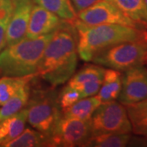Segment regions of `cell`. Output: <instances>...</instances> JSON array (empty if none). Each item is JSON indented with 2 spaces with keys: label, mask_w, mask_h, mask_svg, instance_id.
I'll list each match as a JSON object with an SVG mask.
<instances>
[{
  "label": "cell",
  "mask_w": 147,
  "mask_h": 147,
  "mask_svg": "<svg viewBox=\"0 0 147 147\" xmlns=\"http://www.w3.org/2000/svg\"><path fill=\"white\" fill-rule=\"evenodd\" d=\"M78 56L74 21H64L47 42L37 74L53 87L65 84L75 72Z\"/></svg>",
  "instance_id": "1"
},
{
  "label": "cell",
  "mask_w": 147,
  "mask_h": 147,
  "mask_svg": "<svg viewBox=\"0 0 147 147\" xmlns=\"http://www.w3.org/2000/svg\"><path fill=\"white\" fill-rule=\"evenodd\" d=\"M74 26L78 54L84 61H91L96 54L118 43L141 39L142 31L120 25L89 26L78 18L74 21Z\"/></svg>",
  "instance_id": "2"
},
{
  "label": "cell",
  "mask_w": 147,
  "mask_h": 147,
  "mask_svg": "<svg viewBox=\"0 0 147 147\" xmlns=\"http://www.w3.org/2000/svg\"><path fill=\"white\" fill-rule=\"evenodd\" d=\"M54 32L34 38L26 37L16 43L6 46L0 52V73L10 77L37 74L44 49Z\"/></svg>",
  "instance_id": "3"
},
{
  "label": "cell",
  "mask_w": 147,
  "mask_h": 147,
  "mask_svg": "<svg viewBox=\"0 0 147 147\" xmlns=\"http://www.w3.org/2000/svg\"><path fill=\"white\" fill-rule=\"evenodd\" d=\"M26 108L29 124L48 137L62 117L58 93L53 88L30 92Z\"/></svg>",
  "instance_id": "4"
},
{
  "label": "cell",
  "mask_w": 147,
  "mask_h": 147,
  "mask_svg": "<svg viewBox=\"0 0 147 147\" xmlns=\"http://www.w3.org/2000/svg\"><path fill=\"white\" fill-rule=\"evenodd\" d=\"M147 49L142 39L118 43L96 54L91 61L107 69L123 72L146 65Z\"/></svg>",
  "instance_id": "5"
},
{
  "label": "cell",
  "mask_w": 147,
  "mask_h": 147,
  "mask_svg": "<svg viewBox=\"0 0 147 147\" xmlns=\"http://www.w3.org/2000/svg\"><path fill=\"white\" fill-rule=\"evenodd\" d=\"M90 122L92 136L131 132V126L126 107L119 101L112 100L101 103L94 111Z\"/></svg>",
  "instance_id": "6"
},
{
  "label": "cell",
  "mask_w": 147,
  "mask_h": 147,
  "mask_svg": "<svg viewBox=\"0 0 147 147\" xmlns=\"http://www.w3.org/2000/svg\"><path fill=\"white\" fill-rule=\"evenodd\" d=\"M92 136L91 122L62 115L49 137V146H84Z\"/></svg>",
  "instance_id": "7"
},
{
  "label": "cell",
  "mask_w": 147,
  "mask_h": 147,
  "mask_svg": "<svg viewBox=\"0 0 147 147\" xmlns=\"http://www.w3.org/2000/svg\"><path fill=\"white\" fill-rule=\"evenodd\" d=\"M78 19L89 26L120 25L144 30L137 23L125 16L107 0H99L89 7L79 11Z\"/></svg>",
  "instance_id": "8"
},
{
  "label": "cell",
  "mask_w": 147,
  "mask_h": 147,
  "mask_svg": "<svg viewBox=\"0 0 147 147\" xmlns=\"http://www.w3.org/2000/svg\"><path fill=\"white\" fill-rule=\"evenodd\" d=\"M118 99L124 105L147 99V68L139 65L123 71Z\"/></svg>",
  "instance_id": "9"
},
{
  "label": "cell",
  "mask_w": 147,
  "mask_h": 147,
  "mask_svg": "<svg viewBox=\"0 0 147 147\" xmlns=\"http://www.w3.org/2000/svg\"><path fill=\"white\" fill-rule=\"evenodd\" d=\"M13 1L14 8L7 30L6 46L12 45L26 38L32 7L34 4L33 0Z\"/></svg>",
  "instance_id": "10"
},
{
  "label": "cell",
  "mask_w": 147,
  "mask_h": 147,
  "mask_svg": "<svg viewBox=\"0 0 147 147\" xmlns=\"http://www.w3.org/2000/svg\"><path fill=\"white\" fill-rule=\"evenodd\" d=\"M64 21L41 6L34 4L26 37L34 38L53 33L61 26Z\"/></svg>",
  "instance_id": "11"
},
{
  "label": "cell",
  "mask_w": 147,
  "mask_h": 147,
  "mask_svg": "<svg viewBox=\"0 0 147 147\" xmlns=\"http://www.w3.org/2000/svg\"><path fill=\"white\" fill-rule=\"evenodd\" d=\"M26 121V107L15 115L0 121V146H5L6 144L18 137L24 131Z\"/></svg>",
  "instance_id": "12"
},
{
  "label": "cell",
  "mask_w": 147,
  "mask_h": 147,
  "mask_svg": "<svg viewBox=\"0 0 147 147\" xmlns=\"http://www.w3.org/2000/svg\"><path fill=\"white\" fill-rule=\"evenodd\" d=\"M122 88V74L112 69H105L103 82L98 93L96 95L101 103L118 99Z\"/></svg>",
  "instance_id": "13"
},
{
  "label": "cell",
  "mask_w": 147,
  "mask_h": 147,
  "mask_svg": "<svg viewBox=\"0 0 147 147\" xmlns=\"http://www.w3.org/2000/svg\"><path fill=\"white\" fill-rule=\"evenodd\" d=\"M118 7L128 18L135 21L143 30L147 29L145 0H107Z\"/></svg>",
  "instance_id": "14"
},
{
  "label": "cell",
  "mask_w": 147,
  "mask_h": 147,
  "mask_svg": "<svg viewBox=\"0 0 147 147\" xmlns=\"http://www.w3.org/2000/svg\"><path fill=\"white\" fill-rule=\"evenodd\" d=\"M131 126V131L147 138V99L125 105Z\"/></svg>",
  "instance_id": "15"
},
{
  "label": "cell",
  "mask_w": 147,
  "mask_h": 147,
  "mask_svg": "<svg viewBox=\"0 0 147 147\" xmlns=\"http://www.w3.org/2000/svg\"><path fill=\"white\" fill-rule=\"evenodd\" d=\"M100 104L101 102L96 96L81 98L68 109L64 110L62 115L81 120H88Z\"/></svg>",
  "instance_id": "16"
},
{
  "label": "cell",
  "mask_w": 147,
  "mask_h": 147,
  "mask_svg": "<svg viewBox=\"0 0 147 147\" xmlns=\"http://www.w3.org/2000/svg\"><path fill=\"white\" fill-rule=\"evenodd\" d=\"M30 95V89L29 83L21 86L16 93L0 108V121L15 115L25 108L28 103Z\"/></svg>",
  "instance_id": "17"
},
{
  "label": "cell",
  "mask_w": 147,
  "mask_h": 147,
  "mask_svg": "<svg viewBox=\"0 0 147 147\" xmlns=\"http://www.w3.org/2000/svg\"><path fill=\"white\" fill-rule=\"evenodd\" d=\"M33 2L65 21H74L78 18L70 0H33Z\"/></svg>",
  "instance_id": "18"
},
{
  "label": "cell",
  "mask_w": 147,
  "mask_h": 147,
  "mask_svg": "<svg viewBox=\"0 0 147 147\" xmlns=\"http://www.w3.org/2000/svg\"><path fill=\"white\" fill-rule=\"evenodd\" d=\"M49 146V137L34 128H25L14 140L6 144L5 147Z\"/></svg>",
  "instance_id": "19"
},
{
  "label": "cell",
  "mask_w": 147,
  "mask_h": 147,
  "mask_svg": "<svg viewBox=\"0 0 147 147\" xmlns=\"http://www.w3.org/2000/svg\"><path fill=\"white\" fill-rule=\"evenodd\" d=\"M130 133H106L92 136L84 146L88 147H124L131 141Z\"/></svg>",
  "instance_id": "20"
},
{
  "label": "cell",
  "mask_w": 147,
  "mask_h": 147,
  "mask_svg": "<svg viewBox=\"0 0 147 147\" xmlns=\"http://www.w3.org/2000/svg\"><path fill=\"white\" fill-rule=\"evenodd\" d=\"M105 68L95 65H87L69 79L68 85L76 88L81 84L92 81H103Z\"/></svg>",
  "instance_id": "21"
},
{
  "label": "cell",
  "mask_w": 147,
  "mask_h": 147,
  "mask_svg": "<svg viewBox=\"0 0 147 147\" xmlns=\"http://www.w3.org/2000/svg\"><path fill=\"white\" fill-rule=\"evenodd\" d=\"M34 75L26 77L3 76L0 79V106L5 104L24 84H28Z\"/></svg>",
  "instance_id": "22"
},
{
  "label": "cell",
  "mask_w": 147,
  "mask_h": 147,
  "mask_svg": "<svg viewBox=\"0 0 147 147\" xmlns=\"http://www.w3.org/2000/svg\"><path fill=\"white\" fill-rule=\"evenodd\" d=\"M14 8L13 0H1L0 2V52L6 47L7 30Z\"/></svg>",
  "instance_id": "23"
},
{
  "label": "cell",
  "mask_w": 147,
  "mask_h": 147,
  "mask_svg": "<svg viewBox=\"0 0 147 147\" xmlns=\"http://www.w3.org/2000/svg\"><path fill=\"white\" fill-rule=\"evenodd\" d=\"M79 99H81L80 92L75 88L68 84L64 87L61 92L58 94V100L62 112L74 105Z\"/></svg>",
  "instance_id": "24"
},
{
  "label": "cell",
  "mask_w": 147,
  "mask_h": 147,
  "mask_svg": "<svg viewBox=\"0 0 147 147\" xmlns=\"http://www.w3.org/2000/svg\"><path fill=\"white\" fill-rule=\"evenodd\" d=\"M103 81H92L77 86L75 88L79 91L81 98L96 96L100 90Z\"/></svg>",
  "instance_id": "25"
},
{
  "label": "cell",
  "mask_w": 147,
  "mask_h": 147,
  "mask_svg": "<svg viewBox=\"0 0 147 147\" xmlns=\"http://www.w3.org/2000/svg\"><path fill=\"white\" fill-rule=\"evenodd\" d=\"M70 1L78 14L79 11L89 7L90 6L94 4L95 3L98 2L99 0H70Z\"/></svg>",
  "instance_id": "26"
},
{
  "label": "cell",
  "mask_w": 147,
  "mask_h": 147,
  "mask_svg": "<svg viewBox=\"0 0 147 147\" xmlns=\"http://www.w3.org/2000/svg\"><path fill=\"white\" fill-rule=\"evenodd\" d=\"M141 39H142L143 42L145 43L146 47L147 49V29L144 30L142 31V36H141ZM146 65H147V54H146Z\"/></svg>",
  "instance_id": "27"
},
{
  "label": "cell",
  "mask_w": 147,
  "mask_h": 147,
  "mask_svg": "<svg viewBox=\"0 0 147 147\" xmlns=\"http://www.w3.org/2000/svg\"><path fill=\"white\" fill-rule=\"evenodd\" d=\"M145 3H146V17H147V0H145Z\"/></svg>",
  "instance_id": "28"
},
{
  "label": "cell",
  "mask_w": 147,
  "mask_h": 147,
  "mask_svg": "<svg viewBox=\"0 0 147 147\" xmlns=\"http://www.w3.org/2000/svg\"><path fill=\"white\" fill-rule=\"evenodd\" d=\"M0 2H1V0H0Z\"/></svg>",
  "instance_id": "29"
}]
</instances>
